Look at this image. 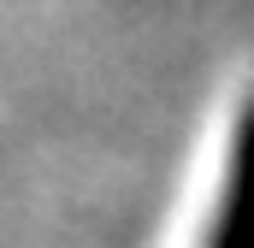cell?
I'll list each match as a JSON object with an SVG mask.
<instances>
[{
	"mask_svg": "<svg viewBox=\"0 0 254 248\" xmlns=\"http://www.w3.org/2000/svg\"><path fill=\"white\" fill-rule=\"evenodd\" d=\"M207 248H254V101L237 119L231 178H225V201H219V219L207 231Z\"/></svg>",
	"mask_w": 254,
	"mask_h": 248,
	"instance_id": "1",
	"label": "cell"
}]
</instances>
